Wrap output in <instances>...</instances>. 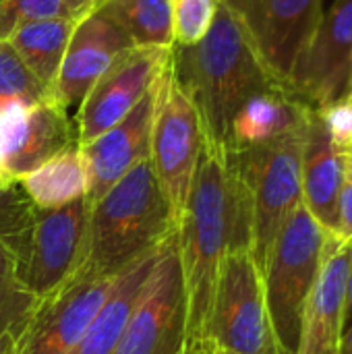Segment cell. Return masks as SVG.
<instances>
[{"label": "cell", "instance_id": "cell-1", "mask_svg": "<svg viewBox=\"0 0 352 354\" xmlns=\"http://www.w3.org/2000/svg\"><path fill=\"white\" fill-rule=\"evenodd\" d=\"M176 234L187 290L185 346L210 342V313L220 263L228 251H251L249 189L232 156L210 141H203Z\"/></svg>", "mask_w": 352, "mask_h": 354}, {"label": "cell", "instance_id": "cell-2", "mask_svg": "<svg viewBox=\"0 0 352 354\" xmlns=\"http://www.w3.org/2000/svg\"><path fill=\"white\" fill-rule=\"evenodd\" d=\"M170 64L176 83L199 112L205 141L222 149L239 108L249 97L282 85L259 60L241 21L222 0L207 35L189 48L172 46Z\"/></svg>", "mask_w": 352, "mask_h": 354}, {"label": "cell", "instance_id": "cell-3", "mask_svg": "<svg viewBox=\"0 0 352 354\" xmlns=\"http://www.w3.org/2000/svg\"><path fill=\"white\" fill-rule=\"evenodd\" d=\"M176 226V214L145 158L89 205L87 251L77 276L116 278L156 251Z\"/></svg>", "mask_w": 352, "mask_h": 354}, {"label": "cell", "instance_id": "cell-4", "mask_svg": "<svg viewBox=\"0 0 352 354\" xmlns=\"http://www.w3.org/2000/svg\"><path fill=\"white\" fill-rule=\"evenodd\" d=\"M326 232L305 203L288 216L261 272L266 307L278 354H299L305 307L315 284Z\"/></svg>", "mask_w": 352, "mask_h": 354}, {"label": "cell", "instance_id": "cell-5", "mask_svg": "<svg viewBox=\"0 0 352 354\" xmlns=\"http://www.w3.org/2000/svg\"><path fill=\"white\" fill-rule=\"evenodd\" d=\"M309 116V114H307ZM307 118L282 137L247 151H228L251 197V255L263 272L274 241L303 203L301 156Z\"/></svg>", "mask_w": 352, "mask_h": 354}, {"label": "cell", "instance_id": "cell-6", "mask_svg": "<svg viewBox=\"0 0 352 354\" xmlns=\"http://www.w3.org/2000/svg\"><path fill=\"white\" fill-rule=\"evenodd\" d=\"M207 338L226 353L278 354L263 278L249 249L228 251L220 263Z\"/></svg>", "mask_w": 352, "mask_h": 354}, {"label": "cell", "instance_id": "cell-7", "mask_svg": "<svg viewBox=\"0 0 352 354\" xmlns=\"http://www.w3.org/2000/svg\"><path fill=\"white\" fill-rule=\"evenodd\" d=\"M185 344L187 290L174 230L160 245L156 266L112 354H180Z\"/></svg>", "mask_w": 352, "mask_h": 354}, {"label": "cell", "instance_id": "cell-8", "mask_svg": "<svg viewBox=\"0 0 352 354\" xmlns=\"http://www.w3.org/2000/svg\"><path fill=\"white\" fill-rule=\"evenodd\" d=\"M89 203L85 197L62 207H35L33 228L17 272L25 288L44 301L66 286L81 270L87 251Z\"/></svg>", "mask_w": 352, "mask_h": 354}, {"label": "cell", "instance_id": "cell-9", "mask_svg": "<svg viewBox=\"0 0 352 354\" xmlns=\"http://www.w3.org/2000/svg\"><path fill=\"white\" fill-rule=\"evenodd\" d=\"M203 141L205 133L199 112L176 83L168 62L151 129L149 160L176 220L185 212Z\"/></svg>", "mask_w": 352, "mask_h": 354}, {"label": "cell", "instance_id": "cell-10", "mask_svg": "<svg viewBox=\"0 0 352 354\" xmlns=\"http://www.w3.org/2000/svg\"><path fill=\"white\" fill-rule=\"evenodd\" d=\"M241 21L259 60L290 89V79L313 41L324 0H222Z\"/></svg>", "mask_w": 352, "mask_h": 354}, {"label": "cell", "instance_id": "cell-11", "mask_svg": "<svg viewBox=\"0 0 352 354\" xmlns=\"http://www.w3.org/2000/svg\"><path fill=\"white\" fill-rule=\"evenodd\" d=\"M170 60L168 48L127 50L91 87L75 114L77 141L87 145L118 124L147 93Z\"/></svg>", "mask_w": 352, "mask_h": 354}, {"label": "cell", "instance_id": "cell-12", "mask_svg": "<svg viewBox=\"0 0 352 354\" xmlns=\"http://www.w3.org/2000/svg\"><path fill=\"white\" fill-rule=\"evenodd\" d=\"M114 278L75 276L52 297L39 301L25 330L15 338V354H71L98 311Z\"/></svg>", "mask_w": 352, "mask_h": 354}, {"label": "cell", "instance_id": "cell-13", "mask_svg": "<svg viewBox=\"0 0 352 354\" xmlns=\"http://www.w3.org/2000/svg\"><path fill=\"white\" fill-rule=\"evenodd\" d=\"M352 79V0H334L297 64L290 91L313 108L340 102Z\"/></svg>", "mask_w": 352, "mask_h": 354}, {"label": "cell", "instance_id": "cell-14", "mask_svg": "<svg viewBox=\"0 0 352 354\" xmlns=\"http://www.w3.org/2000/svg\"><path fill=\"white\" fill-rule=\"evenodd\" d=\"M131 48H135L131 37L110 17L95 8L77 23L71 35L52 87V100L75 120L77 110L98 79Z\"/></svg>", "mask_w": 352, "mask_h": 354}, {"label": "cell", "instance_id": "cell-15", "mask_svg": "<svg viewBox=\"0 0 352 354\" xmlns=\"http://www.w3.org/2000/svg\"><path fill=\"white\" fill-rule=\"evenodd\" d=\"M170 62V60H168ZM168 66V64H166ZM164 73L147 89L141 102L110 131L87 145H79L87 166V203H95L116 180H120L135 164L149 158L151 129Z\"/></svg>", "mask_w": 352, "mask_h": 354}, {"label": "cell", "instance_id": "cell-16", "mask_svg": "<svg viewBox=\"0 0 352 354\" xmlns=\"http://www.w3.org/2000/svg\"><path fill=\"white\" fill-rule=\"evenodd\" d=\"M351 259L352 247L326 234L322 266L305 307L299 354H340Z\"/></svg>", "mask_w": 352, "mask_h": 354}, {"label": "cell", "instance_id": "cell-17", "mask_svg": "<svg viewBox=\"0 0 352 354\" xmlns=\"http://www.w3.org/2000/svg\"><path fill=\"white\" fill-rule=\"evenodd\" d=\"M344 176V153L336 147L317 108H309L301 156L303 203L326 234L338 226V193Z\"/></svg>", "mask_w": 352, "mask_h": 354}, {"label": "cell", "instance_id": "cell-18", "mask_svg": "<svg viewBox=\"0 0 352 354\" xmlns=\"http://www.w3.org/2000/svg\"><path fill=\"white\" fill-rule=\"evenodd\" d=\"M73 145H79L73 116L54 100L41 102L31 106L19 124L4 160V170L12 180H19Z\"/></svg>", "mask_w": 352, "mask_h": 354}, {"label": "cell", "instance_id": "cell-19", "mask_svg": "<svg viewBox=\"0 0 352 354\" xmlns=\"http://www.w3.org/2000/svg\"><path fill=\"white\" fill-rule=\"evenodd\" d=\"M309 104L301 102L288 87H272L249 97L234 114L226 151H247L261 147L305 122Z\"/></svg>", "mask_w": 352, "mask_h": 354}, {"label": "cell", "instance_id": "cell-20", "mask_svg": "<svg viewBox=\"0 0 352 354\" xmlns=\"http://www.w3.org/2000/svg\"><path fill=\"white\" fill-rule=\"evenodd\" d=\"M158 249L139 257L135 263L124 268L114 278L112 288H110L102 309L98 311V315L93 317V322L89 324V328L85 330L81 340L75 344L71 354L114 353L118 338L129 322V315H131V311H133V307H135V303L156 266Z\"/></svg>", "mask_w": 352, "mask_h": 354}, {"label": "cell", "instance_id": "cell-21", "mask_svg": "<svg viewBox=\"0 0 352 354\" xmlns=\"http://www.w3.org/2000/svg\"><path fill=\"white\" fill-rule=\"evenodd\" d=\"M81 19H39L19 25L10 35L8 41L23 58L27 68L35 75V79L52 91L64 52L68 48L71 35Z\"/></svg>", "mask_w": 352, "mask_h": 354}, {"label": "cell", "instance_id": "cell-22", "mask_svg": "<svg viewBox=\"0 0 352 354\" xmlns=\"http://www.w3.org/2000/svg\"><path fill=\"white\" fill-rule=\"evenodd\" d=\"M87 166L79 145L50 158L19 178V185L35 207L54 209L87 195Z\"/></svg>", "mask_w": 352, "mask_h": 354}, {"label": "cell", "instance_id": "cell-23", "mask_svg": "<svg viewBox=\"0 0 352 354\" xmlns=\"http://www.w3.org/2000/svg\"><path fill=\"white\" fill-rule=\"evenodd\" d=\"M100 10L110 17L137 48H172L170 0H106Z\"/></svg>", "mask_w": 352, "mask_h": 354}, {"label": "cell", "instance_id": "cell-24", "mask_svg": "<svg viewBox=\"0 0 352 354\" xmlns=\"http://www.w3.org/2000/svg\"><path fill=\"white\" fill-rule=\"evenodd\" d=\"M37 305L39 301L19 278L15 253L0 243V338H17L25 330Z\"/></svg>", "mask_w": 352, "mask_h": 354}, {"label": "cell", "instance_id": "cell-25", "mask_svg": "<svg viewBox=\"0 0 352 354\" xmlns=\"http://www.w3.org/2000/svg\"><path fill=\"white\" fill-rule=\"evenodd\" d=\"M48 100H52V91L35 79L10 41L0 39V106L23 104L31 108Z\"/></svg>", "mask_w": 352, "mask_h": 354}, {"label": "cell", "instance_id": "cell-26", "mask_svg": "<svg viewBox=\"0 0 352 354\" xmlns=\"http://www.w3.org/2000/svg\"><path fill=\"white\" fill-rule=\"evenodd\" d=\"M98 6L89 0H0V39L8 35L23 23L39 19H83Z\"/></svg>", "mask_w": 352, "mask_h": 354}, {"label": "cell", "instance_id": "cell-27", "mask_svg": "<svg viewBox=\"0 0 352 354\" xmlns=\"http://www.w3.org/2000/svg\"><path fill=\"white\" fill-rule=\"evenodd\" d=\"M35 220V205L19 185L0 183V243H4L17 259L25 253Z\"/></svg>", "mask_w": 352, "mask_h": 354}, {"label": "cell", "instance_id": "cell-28", "mask_svg": "<svg viewBox=\"0 0 352 354\" xmlns=\"http://www.w3.org/2000/svg\"><path fill=\"white\" fill-rule=\"evenodd\" d=\"M220 0H170L174 46L199 44L214 25Z\"/></svg>", "mask_w": 352, "mask_h": 354}, {"label": "cell", "instance_id": "cell-29", "mask_svg": "<svg viewBox=\"0 0 352 354\" xmlns=\"http://www.w3.org/2000/svg\"><path fill=\"white\" fill-rule=\"evenodd\" d=\"M326 120V127L336 143V147L346 153L352 143V102L351 100H340L330 106L317 108Z\"/></svg>", "mask_w": 352, "mask_h": 354}, {"label": "cell", "instance_id": "cell-30", "mask_svg": "<svg viewBox=\"0 0 352 354\" xmlns=\"http://www.w3.org/2000/svg\"><path fill=\"white\" fill-rule=\"evenodd\" d=\"M27 106L23 104H6V106H0V183H12V178L6 174L4 170V160H6V153L12 145V139L17 135V129L19 124L23 122L25 114H27Z\"/></svg>", "mask_w": 352, "mask_h": 354}, {"label": "cell", "instance_id": "cell-31", "mask_svg": "<svg viewBox=\"0 0 352 354\" xmlns=\"http://www.w3.org/2000/svg\"><path fill=\"white\" fill-rule=\"evenodd\" d=\"M334 236L352 247V156L344 153V176L338 193V226Z\"/></svg>", "mask_w": 352, "mask_h": 354}, {"label": "cell", "instance_id": "cell-32", "mask_svg": "<svg viewBox=\"0 0 352 354\" xmlns=\"http://www.w3.org/2000/svg\"><path fill=\"white\" fill-rule=\"evenodd\" d=\"M352 326V259L346 276V301H344V332Z\"/></svg>", "mask_w": 352, "mask_h": 354}, {"label": "cell", "instance_id": "cell-33", "mask_svg": "<svg viewBox=\"0 0 352 354\" xmlns=\"http://www.w3.org/2000/svg\"><path fill=\"white\" fill-rule=\"evenodd\" d=\"M180 354H214V346L210 342H201V344H189L183 348Z\"/></svg>", "mask_w": 352, "mask_h": 354}, {"label": "cell", "instance_id": "cell-34", "mask_svg": "<svg viewBox=\"0 0 352 354\" xmlns=\"http://www.w3.org/2000/svg\"><path fill=\"white\" fill-rule=\"evenodd\" d=\"M0 354H15V338L12 336L0 338Z\"/></svg>", "mask_w": 352, "mask_h": 354}, {"label": "cell", "instance_id": "cell-35", "mask_svg": "<svg viewBox=\"0 0 352 354\" xmlns=\"http://www.w3.org/2000/svg\"><path fill=\"white\" fill-rule=\"evenodd\" d=\"M340 354H352V326L344 332L340 342Z\"/></svg>", "mask_w": 352, "mask_h": 354}, {"label": "cell", "instance_id": "cell-36", "mask_svg": "<svg viewBox=\"0 0 352 354\" xmlns=\"http://www.w3.org/2000/svg\"><path fill=\"white\" fill-rule=\"evenodd\" d=\"M89 2H91V4H95V6L100 8V6H102V4H104L106 0H89Z\"/></svg>", "mask_w": 352, "mask_h": 354}, {"label": "cell", "instance_id": "cell-37", "mask_svg": "<svg viewBox=\"0 0 352 354\" xmlns=\"http://www.w3.org/2000/svg\"><path fill=\"white\" fill-rule=\"evenodd\" d=\"M344 100H352V81H351V87H349V93H346V97Z\"/></svg>", "mask_w": 352, "mask_h": 354}, {"label": "cell", "instance_id": "cell-38", "mask_svg": "<svg viewBox=\"0 0 352 354\" xmlns=\"http://www.w3.org/2000/svg\"><path fill=\"white\" fill-rule=\"evenodd\" d=\"M214 354H237V353H226V351H218V348H214Z\"/></svg>", "mask_w": 352, "mask_h": 354}, {"label": "cell", "instance_id": "cell-39", "mask_svg": "<svg viewBox=\"0 0 352 354\" xmlns=\"http://www.w3.org/2000/svg\"><path fill=\"white\" fill-rule=\"evenodd\" d=\"M346 153H351L352 156V143H351V147H349V151H346Z\"/></svg>", "mask_w": 352, "mask_h": 354}, {"label": "cell", "instance_id": "cell-40", "mask_svg": "<svg viewBox=\"0 0 352 354\" xmlns=\"http://www.w3.org/2000/svg\"><path fill=\"white\" fill-rule=\"evenodd\" d=\"M351 81H352V79H351ZM349 87H351V85H349Z\"/></svg>", "mask_w": 352, "mask_h": 354}, {"label": "cell", "instance_id": "cell-41", "mask_svg": "<svg viewBox=\"0 0 352 354\" xmlns=\"http://www.w3.org/2000/svg\"><path fill=\"white\" fill-rule=\"evenodd\" d=\"M351 102H352V100H351Z\"/></svg>", "mask_w": 352, "mask_h": 354}]
</instances>
